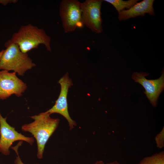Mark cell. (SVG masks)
<instances>
[{
  "mask_svg": "<svg viewBox=\"0 0 164 164\" xmlns=\"http://www.w3.org/2000/svg\"><path fill=\"white\" fill-rule=\"evenodd\" d=\"M50 115L46 111L31 116L34 121L23 125L21 128L22 131L30 133L35 138L37 144V156L39 159L43 158L46 144L59 123V119L51 118Z\"/></svg>",
  "mask_w": 164,
  "mask_h": 164,
  "instance_id": "obj_1",
  "label": "cell"
},
{
  "mask_svg": "<svg viewBox=\"0 0 164 164\" xmlns=\"http://www.w3.org/2000/svg\"><path fill=\"white\" fill-rule=\"evenodd\" d=\"M8 41L17 44L21 51L24 53L37 48L41 44L44 45L48 51L51 50L50 36L43 29L31 24L21 26Z\"/></svg>",
  "mask_w": 164,
  "mask_h": 164,
  "instance_id": "obj_2",
  "label": "cell"
},
{
  "mask_svg": "<svg viewBox=\"0 0 164 164\" xmlns=\"http://www.w3.org/2000/svg\"><path fill=\"white\" fill-rule=\"evenodd\" d=\"M5 46L6 49L0 59V70H12L23 76L26 71L35 66L27 53L21 52L17 44L8 41Z\"/></svg>",
  "mask_w": 164,
  "mask_h": 164,
  "instance_id": "obj_3",
  "label": "cell"
},
{
  "mask_svg": "<svg viewBox=\"0 0 164 164\" xmlns=\"http://www.w3.org/2000/svg\"><path fill=\"white\" fill-rule=\"evenodd\" d=\"M59 14L64 32H73L81 22V2L78 0H63L59 6Z\"/></svg>",
  "mask_w": 164,
  "mask_h": 164,
  "instance_id": "obj_4",
  "label": "cell"
},
{
  "mask_svg": "<svg viewBox=\"0 0 164 164\" xmlns=\"http://www.w3.org/2000/svg\"><path fill=\"white\" fill-rule=\"evenodd\" d=\"M103 0H86L81 3V22L93 32L103 31L101 9Z\"/></svg>",
  "mask_w": 164,
  "mask_h": 164,
  "instance_id": "obj_5",
  "label": "cell"
},
{
  "mask_svg": "<svg viewBox=\"0 0 164 164\" xmlns=\"http://www.w3.org/2000/svg\"><path fill=\"white\" fill-rule=\"evenodd\" d=\"M7 117L3 118L0 111V152L5 155H9V148L17 141H24L32 145L34 139L19 133L7 122Z\"/></svg>",
  "mask_w": 164,
  "mask_h": 164,
  "instance_id": "obj_6",
  "label": "cell"
},
{
  "mask_svg": "<svg viewBox=\"0 0 164 164\" xmlns=\"http://www.w3.org/2000/svg\"><path fill=\"white\" fill-rule=\"evenodd\" d=\"M26 88V84L17 77L15 73L0 70V99H5L14 94L20 97Z\"/></svg>",
  "mask_w": 164,
  "mask_h": 164,
  "instance_id": "obj_7",
  "label": "cell"
},
{
  "mask_svg": "<svg viewBox=\"0 0 164 164\" xmlns=\"http://www.w3.org/2000/svg\"><path fill=\"white\" fill-rule=\"evenodd\" d=\"M61 87L59 96L54 106L46 111L50 114L58 113L63 116L67 120L70 129L76 125L75 122L71 118L68 111L67 95L69 88L73 85L72 80L67 73L59 80Z\"/></svg>",
  "mask_w": 164,
  "mask_h": 164,
  "instance_id": "obj_8",
  "label": "cell"
},
{
  "mask_svg": "<svg viewBox=\"0 0 164 164\" xmlns=\"http://www.w3.org/2000/svg\"><path fill=\"white\" fill-rule=\"evenodd\" d=\"M149 73L143 72H135L133 73L132 78L135 82L141 84L145 89L144 93L150 101L155 107L157 105L158 97L164 88V70L161 77L155 80H148L145 77Z\"/></svg>",
  "mask_w": 164,
  "mask_h": 164,
  "instance_id": "obj_9",
  "label": "cell"
},
{
  "mask_svg": "<svg viewBox=\"0 0 164 164\" xmlns=\"http://www.w3.org/2000/svg\"><path fill=\"white\" fill-rule=\"evenodd\" d=\"M154 2V0H144L137 2L129 9L124 10L118 13V20H125L138 16H144L146 13L154 15L155 13L153 7Z\"/></svg>",
  "mask_w": 164,
  "mask_h": 164,
  "instance_id": "obj_10",
  "label": "cell"
},
{
  "mask_svg": "<svg viewBox=\"0 0 164 164\" xmlns=\"http://www.w3.org/2000/svg\"><path fill=\"white\" fill-rule=\"evenodd\" d=\"M111 4L118 13L126 8L128 9L135 5L138 0H129L127 1L122 0H104Z\"/></svg>",
  "mask_w": 164,
  "mask_h": 164,
  "instance_id": "obj_11",
  "label": "cell"
},
{
  "mask_svg": "<svg viewBox=\"0 0 164 164\" xmlns=\"http://www.w3.org/2000/svg\"><path fill=\"white\" fill-rule=\"evenodd\" d=\"M138 164H164V151L145 157Z\"/></svg>",
  "mask_w": 164,
  "mask_h": 164,
  "instance_id": "obj_12",
  "label": "cell"
},
{
  "mask_svg": "<svg viewBox=\"0 0 164 164\" xmlns=\"http://www.w3.org/2000/svg\"><path fill=\"white\" fill-rule=\"evenodd\" d=\"M157 147L162 149L164 146V127L161 131L158 134L155 138Z\"/></svg>",
  "mask_w": 164,
  "mask_h": 164,
  "instance_id": "obj_13",
  "label": "cell"
},
{
  "mask_svg": "<svg viewBox=\"0 0 164 164\" xmlns=\"http://www.w3.org/2000/svg\"><path fill=\"white\" fill-rule=\"evenodd\" d=\"M22 143V142H20L19 144H17L16 146L14 147H12V148L14 150L16 153L17 156L16 157L14 161L15 164H24L23 162L22 161L21 158H20L18 152V149L19 147V145H21ZM36 164H39L38 163H36Z\"/></svg>",
  "mask_w": 164,
  "mask_h": 164,
  "instance_id": "obj_14",
  "label": "cell"
},
{
  "mask_svg": "<svg viewBox=\"0 0 164 164\" xmlns=\"http://www.w3.org/2000/svg\"><path fill=\"white\" fill-rule=\"evenodd\" d=\"M17 1L16 0H0V4H2L4 5H6L8 3H15Z\"/></svg>",
  "mask_w": 164,
  "mask_h": 164,
  "instance_id": "obj_15",
  "label": "cell"
},
{
  "mask_svg": "<svg viewBox=\"0 0 164 164\" xmlns=\"http://www.w3.org/2000/svg\"><path fill=\"white\" fill-rule=\"evenodd\" d=\"M106 164H121L117 161H115L112 162L108 163Z\"/></svg>",
  "mask_w": 164,
  "mask_h": 164,
  "instance_id": "obj_16",
  "label": "cell"
},
{
  "mask_svg": "<svg viewBox=\"0 0 164 164\" xmlns=\"http://www.w3.org/2000/svg\"><path fill=\"white\" fill-rule=\"evenodd\" d=\"M93 164H105L104 162L102 160H99L96 161Z\"/></svg>",
  "mask_w": 164,
  "mask_h": 164,
  "instance_id": "obj_17",
  "label": "cell"
},
{
  "mask_svg": "<svg viewBox=\"0 0 164 164\" xmlns=\"http://www.w3.org/2000/svg\"><path fill=\"white\" fill-rule=\"evenodd\" d=\"M3 51H4V50H2V51H0V59L2 56V55L3 53Z\"/></svg>",
  "mask_w": 164,
  "mask_h": 164,
  "instance_id": "obj_18",
  "label": "cell"
}]
</instances>
